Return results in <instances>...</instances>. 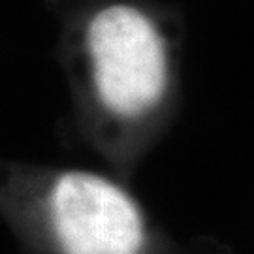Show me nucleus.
Listing matches in <instances>:
<instances>
[{
	"label": "nucleus",
	"instance_id": "1",
	"mask_svg": "<svg viewBox=\"0 0 254 254\" xmlns=\"http://www.w3.org/2000/svg\"><path fill=\"white\" fill-rule=\"evenodd\" d=\"M64 73L66 132L130 183L181 111V64L170 36L139 4L100 2L73 28Z\"/></svg>",
	"mask_w": 254,
	"mask_h": 254
},
{
	"label": "nucleus",
	"instance_id": "2",
	"mask_svg": "<svg viewBox=\"0 0 254 254\" xmlns=\"http://www.w3.org/2000/svg\"><path fill=\"white\" fill-rule=\"evenodd\" d=\"M0 218L21 254H207L222 247L211 236L185 245L128 183L72 166L0 158Z\"/></svg>",
	"mask_w": 254,
	"mask_h": 254
}]
</instances>
